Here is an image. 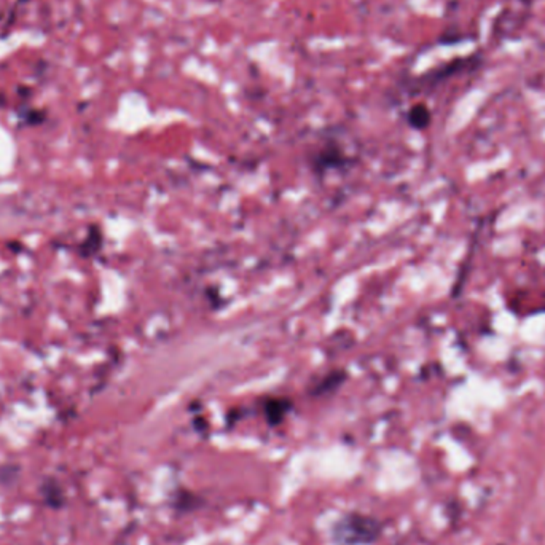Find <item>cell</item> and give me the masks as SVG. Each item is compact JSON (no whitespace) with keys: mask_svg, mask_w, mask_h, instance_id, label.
<instances>
[{"mask_svg":"<svg viewBox=\"0 0 545 545\" xmlns=\"http://www.w3.org/2000/svg\"><path fill=\"white\" fill-rule=\"evenodd\" d=\"M348 379L346 370H331L324 377L316 379V383L309 388L311 397H326L333 394L340 386H343Z\"/></svg>","mask_w":545,"mask_h":545,"instance_id":"obj_3","label":"cell"},{"mask_svg":"<svg viewBox=\"0 0 545 545\" xmlns=\"http://www.w3.org/2000/svg\"><path fill=\"white\" fill-rule=\"evenodd\" d=\"M196 500H198V498H196V494L193 493H188L187 490H182L179 496L176 494V500H174V509H179V510H187V509H195V507H198L196 504Z\"/></svg>","mask_w":545,"mask_h":545,"instance_id":"obj_7","label":"cell"},{"mask_svg":"<svg viewBox=\"0 0 545 545\" xmlns=\"http://www.w3.org/2000/svg\"><path fill=\"white\" fill-rule=\"evenodd\" d=\"M348 163V156L343 151V149L338 145H327L322 147L318 154L314 155V164L316 169H331L335 166H341V164Z\"/></svg>","mask_w":545,"mask_h":545,"instance_id":"obj_4","label":"cell"},{"mask_svg":"<svg viewBox=\"0 0 545 545\" xmlns=\"http://www.w3.org/2000/svg\"><path fill=\"white\" fill-rule=\"evenodd\" d=\"M383 532L378 518L360 512H348L335 520L331 526L333 545H373Z\"/></svg>","mask_w":545,"mask_h":545,"instance_id":"obj_1","label":"cell"},{"mask_svg":"<svg viewBox=\"0 0 545 545\" xmlns=\"http://www.w3.org/2000/svg\"><path fill=\"white\" fill-rule=\"evenodd\" d=\"M42 496L50 507H61L62 504V490L58 481L48 480L42 486Z\"/></svg>","mask_w":545,"mask_h":545,"instance_id":"obj_6","label":"cell"},{"mask_svg":"<svg viewBox=\"0 0 545 545\" xmlns=\"http://www.w3.org/2000/svg\"><path fill=\"white\" fill-rule=\"evenodd\" d=\"M292 410H294L292 398L284 397V396L266 397L262 402V411H263L265 421L268 423V426L271 428L281 426Z\"/></svg>","mask_w":545,"mask_h":545,"instance_id":"obj_2","label":"cell"},{"mask_svg":"<svg viewBox=\"0 0 545 545\" xmlns=\"http://www.w3.org/2000/svg\"><path fill=\"white\" fill-rule=\"evenodd\" d=\"M407 122L415 130H426L430 125V110L424 104H416L407 113Z\"/></svg>","mask_w":545,"mask_h":545,"instance_id":"obj_5","label":"cell"}]
</instances>
